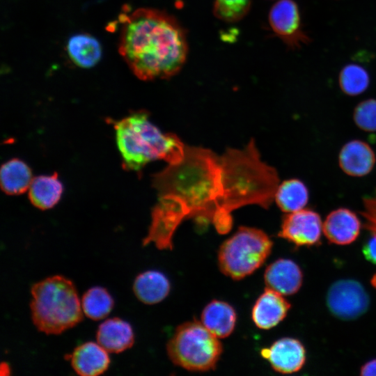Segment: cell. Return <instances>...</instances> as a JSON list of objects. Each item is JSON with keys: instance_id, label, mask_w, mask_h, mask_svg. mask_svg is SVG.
Segmentation results:
<instances>
[{"instance_id": "6da1fadb", "label": "cell", "mask_w": 376, "mask_h": 376, "mask_svg": "<svg viewBox=\"0 0 376 376\" xmlns=\"http://www.w3.org/2000/svg\"><path fill=\"white\" fill-rule=\"evenodd\" d=\"M158 201L143 246L153 243L160 250H171L174 233L184 220L195 219L204 226L212 223L224 196L220 157L209 149L185 147V156L153 176Z\"/></svg>"}, {"instance_id": "7a4b0ae2", "label": "cell", "mask_w": 376, "mask_h": 376, "mask_svg": "<svg viewBox=\"0 0 376 376\" xmlns=\"http://www.w3.org/2000/svg\"><path fill=\"white\" fill-rule=\"evenodd\" d=\"M123 24L118 51L139 79H168L182 69L188 53L187 35L173 16L139 8Z\"/></svg>"}, {"instance_id": "3957f363", "label": "cell", "mask_w": 376, "mask_h": 376, "mask_svg": "<svg viewBox=\"0 0 376 376\" xmlns=\"http://www.w3.org/2000/svg\"><path fill=\"white\" fill-rule=\"evenodd\" d=\"M220 160L224 196L212 223L219 233L226 234L233 226L232 211L251 204L269 207L279 178L273 167L261 161L253 139L243 150L227 149Z\"/></svg>"}, {"instance_id": "277c9868", "label": "cell", "mask_w": 376, "mask_h": 376, "mask_svg": "<svg viewBox=\"0 0 376 376\" xmlns=\"http://www.w3.org/2000/svg\"><path fill=\"white\" fill-rule=\"evenodd\" d=\"M116 143L123 166L139 171L148 162L163 159L169 164H177L185 156V146L173 134H163L141 111L114 124Z\"/></svg>"}, {"instance_id": "5b68a950", "label": "cell", "mask_w": 376, "mask_h": 376, "mask_svg": "<svg viewBox=\"0 0 376 376\" xmlns=\"http://www.w3.org/2000/svg\"><path fill=\"white\" fill-rule=\"evenodd\" d=\"M31 294V317L39 331L60 334L82 320L76 288L65 276L54 275L34 283Z\"/></svg>"}, {"instance_id": "8992f818", "label": "cell", "mask_w": 376, "mask_h": 376, "mask_svg": "<svg viewBox=\"0 0 376 376\" xmlns=\"http://www.w3.org/2000/svg\"><path fill=\"white\" fill-rule=\"evenodd\" d=\"M166 350L175 366L189 371L206 372L215 368L223 347L219 338L201 322L194 320L176 328L167 343Z\"/></svg>"}, {"instance_id": "52a82bcc", "label": "cell", "mask_w": 376, "mask_h": 376, "mask_svg": "<svg viewBox=\"0 0 376 376\" xmlns=\"http://www.w3.org/2000/svg\"><path fill=\"white\" fill-rule=\"evenodd\" d=\"M272 245V241L262 230L241 226L220 246L219 267L233 280L242 279L265 263Z\"/></svg>"}, {"instance_id": "ba28073f", "label": "cell", "mask_w": 376, "mask_h": 376, "mask_svg": "<svg viewBox=\"0 0 376 376\" xmlns=\"http://www.w3.org/2000/svg\"><path fill=\"white\" fill-rule=\"evenodd\" d=\"M327 304L333 315L342 320H353L363 314L369 297L358 281L343 279L334 283L327 295Z\"/></svg>"}, {"instance_id": "9c48e42d", "label": "cell", "mask_w": 376, "mask_h": 376, "mask_svg": "<svg viewBox=\"0 0 376 376\" xmlns=\"http://www.w3.org/2000/svg\"><path fill=\"white\" fill-rule=\"evenodd\" d=\"M269 23L274 33L288 47L295 49L311 40L302 28L300 13L293 0H279L272 7Z\"/></svg>"}, {"instance_id": "30bf717a", "label": "cell", "mask_w": 376, "mask_h": 376, "mask_svg": "<svg viewBox=\"0 0 376 376\" xmlns=\"http://www.w3.org/2000/svg\"><path fill=\"white\" fill-rule=\"evenodd\" d=\"M322 230L320 215L304 208L283 217L278 235L297 246H313L320 242Z\"/></svg>"}, {"instance_id": "8fae6325", "label": "cell", "mask_w": 376, "mask_h": 376, "mask_svg": "<svg viewBox=\"0 0 376 376\" xmlns=\"http://www.w3.org/2000/svg\"><path fill=\"white\" fill-rule=\"evenodd\" d=\"M261 356L272 368L283 374L299 371L306 361V350L302 343L295 338H283L269 347L261 350Z\"/></svg>"}, {"instance_id": "7c38bea8", "label": "cell", "mask_w": 376, "mask_h": 376, "mask_svg": "<svg viewBox=\"0 0 376 376\" xmlns=\"http://www.w3.org/2000/svg\"><path fill=\"white\" fill-rule=\"evenodd\" d=\"M264 280L267 288L282 295H290L296 293L301 288L303 274L294 261L281 258L266 268Z\"/></svg>"}, {"instance_id": "4fadbf2b", "label": "cell", "mask_w": 376, "mask_h": 376, "mask_svg": "<svg viewBox=\"0 0 376 376\" xmlns=\"http://www.w3.org/2000/svg\"><path fill=\"white\" fill-rule=\"evenodd\" d=\"M290 308V304L282 295L266 288L253 307L251 318L257 327L269 329L285 318Z\"/></svg>"}, {"instance_id": "5bb4252c", "label": "cell", "mask_w": 376, "mask_h": 376, "mask_svg": "<svg viewBox=\"0 0 376 376\" xmlns=\"http://www.w3.org/2000/svg\"><path fill=\"white\" fill-rule=\"evenodd\" d=\"M108 353L101 345L86 342L67 356L73 370L81 376H97L104 373L110 363Z\"/></svg>"}, {"instance_id": "9a60e30c", "label": "cell", "mask_w": 376, "mask_h": 376, "mask_svg": "<svg viewBox=\"0 0 376 376\" xmlns=\"http://www.w3.org/2000/svg\"><path fill=\"white\" fill-rule=\"evenodd\" d=\"M361 222L352 211L338 208L330 212L323 223V233L334 244L346 245L353 242L359 236Z\"/></svg>"}, {"instance_id": "2e32d148", "label": "cell", "mask_w": 376, "mask_h": 376, "mask_svg": "<svg viewBox=\"0 0 376 376\" xmlns=\"http://www.w3.org/2000/svg\"><path fill=\"white\" fill-rule=\"evenodd\" d=\"M97 343L109 353H120L130 348L134 342L131 325L126 321L113 318L102 322L96 334Z\"/></svg>"}, {"instance_id": "e0dca14e", "label": "cell", "mask_w": 376, "mask_h": 376, "mask_svg": "<svg viewBox=\"0 0 376 376\" xmlns=\"http://www.w3.org/2000/svg\"><path fill=\"white\" fill-rule=\"evenodd\" d=\"M375 155L366 143L354 140L347 143L339 154L340 169L351 176H363L373 169Z\"/></svg>"}, {"instance_id": "ac0fdd59", "label": "cell", "mask_w": 376, "mask_h": 376, "mask_svg": "<svg viewBox=\"0 0 376 376\" xmlns=\"http://www.w3.org/2000/svg\"><path fill=\"white\" fill-rule=\"evenodd\" d=\"M237 320L235 309L229 304L213 300L203 308L201 322L218 338L230 336L233 331Z\"/></svg>"}, {"instance_id": "d6986e66", "label": "cell", "mask_w": 376, "mask_h": 376, "mask_svg": "<svg viewBox=\"0 0 376 376\" xmlns=\"http://www.w3.org/2000/svg\"><path fill=\"white\" fill-rule=\"evenodd\" d=\"M171 285L166 276L159 271L148 270L134 279L133 291L137 299L146 304H155L169 294Z\"/></svg>"}, {"instance_id": "ffe728a7", "label": "cell", "mask_w": 376, "mask_h": 376, "mask_svg": "<svg viewBox=\"0 0 376 376\" xmlns=\"http://www.w3.org/2000/svg\"><path fill=\"white\" fill-rule=\"evenodd\" d=\"M63 187L56 173L33 178L29 188L31 203L40 210L53 207L61 199Z\"/></svg>"}, {"instance_id": "44dd1931", "label": "cell", "mask_w": 376, "mask_h": 376, "mask_svg": "<svg viewBox=\"0 0 376 376\" xmlns=\"http://www.w3.org/2000/svg\"><path fill=\"white\" fill-rule=\"evenodd\" d=\"M67 52L72 62L83 68L94 66L102 55L98 40L86 33L72 36L67 42Z\"/></svg>"}, {"instance_id": "7402d4cb", "label": "cell", "mask_w": 376, "mask_h": 376, "mask_svg": "<svg viewBox=\"0 0 376 376\" xmlns=\"http://www.w3.org/2000/svg\"><path fill=\"white\" fill-rule=\"evenodd\" d=\"M32 180L30 168L19 159H10L1 166V187L8 195H18L25 192L29 188Z\"/></svg>"}, {"instance_id": "603a6c76", "label": "cell", "mask_w": 376, "mask_h": 376, "mask_svg": "<svg viewBox=\"0 0 376 376\" xmlns=\"http://www.w3.org/2000/svg\"><path fill=\"white\" fill-rule=\"evenodd\" d=\"M274 198L283 212L290 213L304 209L308 203V191L301 181L290 179L279 185Z\"/></svg>"}, {"instance_id": "cb8c5ba5", "label": "cell", "mask_w": 376, "mask_h": 376, "mask_svg": "<svg viewBox=\"0 0 376 376\" xmlns=\"http://www.w3.org/2000/svg\"><path fill=\"white\" fill-rule=\"evenodd\" d=\"M113 304V299L109 292L99 286L88 289L81 300L83 313L93 320L106 318L112 311Z\"/></svg>"}, {"instance_id": "d4e9b609", "label": "cell", "mask_w": 376, "mask_h": 376, "mask_svg": "<svg viewBox=\"0 0 376 376\" xmlns=\"http://www.w3.org/2000/svg\"><path fill=\"white\" fill-rule=\"evenodd\" d=\"M338 81L340 87L345 93L354 96L367 89L370 78L365 68L359 65L352 63L342 68Z\"/></svg>"}, {"instance_id": "484cf974", "label": "cell", "mask_w": 376, "mask_h": 376, "mask_svg": "<svg viewBox=\"0 0 376 376\" xmlns=\"http://www.w3.org/2000/svg\"><path fill=\"white\" fill-rule=\"evenodd\" d=\"M250 6L251 0H215L213 12L221 20L235 22L247 14Z\"/></svg>"}, {"instance_id": "4316f807", "label": "cell", "mask_w": 376, "mask_h": 376, "mask_svg": "<svg viewBox=\"0 0 376 376\" xmlns=\"http://www.w3.org/2000/svg\"><path fill=\"white\" fill-rule=\"evenodd\" d=\"M354 120L361 130L366 132H375L376 100L368 99L360 102L354 109Z\"/></svg>"}, {"instance_id": "83f0119b", "label": "cell", "mask_w": 376, "mask_h": 376, "mask_svg": "<svg viewBox=\"0 0 376 376\" xmlns=\"http://www.w3.org/2000/svg\"><path fill=\"white\" fill-rule=\"evenodd\" d=\"M363 215L368 222L367 228L370 231H376V192L363 200Z\"/></svg>"}, {"instance_id": "f1b7e54d", "label": "cell", "mask_w": 376, "mask_h": 376, "mask_svg": "<svg viewBox=\"0 0 376 376\" xmlns=\"http://www.w3.org/2000/svg\"><path fill=\"white\" fill-rule=\"evenodd\" d=\"M372 235L363 246L364 257L369 262L376 265V231H371Z\"/></svg>"}, {"instance_id": "f546056e", "label": "cell", "mask_w": 376, "mask_h": 376, "mask_svg": "<svg viewBox=\"0 0 376 376\" xmlns=\"http://www.w3.org/2000/svg\"><path fill=\"white\" fill-rule=\"evenodd\" d=\"M360 375L363 376H376V359L366 363L361 366Z\"/></svg>"}, {"instance_id": "4dcf8cb0", "label": "cell", "mask_w": 376, "mask_h": 376, "mask_svg": "<svg viewBox=\"0 0 376 376\" xmlns=\"http://www.w3.org/2000/svg\"><path fill=\"white\" fill-rule=\"evenodd\" d=\"M370 283L373 285V286L376 288V274H375L373 276V277H372V279L370 280Z\"/></svg>"}]
</instances>
